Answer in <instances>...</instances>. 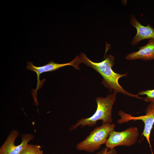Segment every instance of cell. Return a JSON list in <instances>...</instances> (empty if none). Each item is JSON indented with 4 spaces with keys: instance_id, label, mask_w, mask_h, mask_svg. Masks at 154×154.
Listing matches in <instances>:
<instances>
[{
    "instance_id": "cell-1",
    "label": "cell",
    "mask_w": 154,
    "mask_h": 154,
    "mask_svg": "<svg viewBox=\"0 0 154 154\" xmlns=\"http://www.w3.org/2000/svg\"><path fill=\"white\" fill-rule=\"evenodd\" d=\"M80 57L81 61L86 65L94 69L103 77L102 83L109 91H113L116 94L120 93L131 97L143 100L137 94L130 93L124 90L119 84V80L122 77L127 76V73L120 74L114 72L112 67L114 64L115 58L111 54H108L102 61L100 62H95L90 60L86 54L82 52L80 54Z\"/></svg>"
},
{
    "instance_id": "cell-2",
    "label": "cell",
    "mask_w": 154,
    "mask_h": 154,
    "mask_svg": "<svg viewBox=\"0 0 154 154\" xmlns=\"http://www.w3.org/2000/svg\"><path fill=\"white\" fill-rule=\"evenodd\" d=\"M116 94L113 93L107 95L105 97H98L96 98L97 108L95 113L91 117L82 118L70 127L71 131L80 126L81 127L87 126L94 127L99 120L102 121V125L111 124L113 121L112 110L113 105L116 100Z\"/></svg>"
},
{
    "instance_id": "cell-3",
    "label": "cell",
    "mask_w": 154,
    "mask_h": 154,
    "mask_svg": "<svg viewBox=\"0 0 154 154\" xmlns=\"http://www.w3.org/2000/svg\"><path fill=\"white\" fill-rule=\"evenodd\" d=\"M114 124L102 125L95 128L86 138L78 143L76 148L92 153L99 149L103 144H105L110 133L114 130Z\"/></svg>"
},
{
    "instance_id": "cell-4",
    "label": "cell",
    "mask_w": 154,
    "mask_h": 154,
    "mask_svg": "<svg viewBox=\"0 0 154 154\" xmlns=\"http://www.w3.org/2000/svg\"><path fill=\"white\" fill-rule=\"evenodd\" d=\"M139 135L136 127H130L121 131L114 130L110 133L105 144L109 149L117 146H130L136 143Z\"/></svg>"
},
{
    "instance_id": "cell-5",
    "label": "cell",
    "mask_w": 154,
    "mask_h": 154,
    "mask_svg": "<svg viewBox=\"0 0 154 154\" xmlns=\"http://www.w3.org/2000/svg\"><path fill=\"white\" fill-rule=\"evenodd\" d=\"M145 113L144 115L134 117L122 110L119 111L118 112V114L121 118L117 120V121L118 123L121 124L131 120L142 121L144 124L142 135L150 145V137L154 124V103H150L147 106Z\"/></svg>"
},
{
    "instance_id": "cell-6",
    "label": "cell",
    "mask_w": 154,
    "mask_h": 154,
    "mask_svg": "<svg viewBox=\"0 0 154 154\" xmlns=\"http://www.w3.org/2000/svg\"><path fill=\"white\" fill-rule=\"evenodd\" d=\"M19 134L17 130L13 129L10 132L5 141L0 148V154H19L21 150L31 140L34 139V136L29 133L21 134L22 142L16 145L15 140Z\"/></svg>"
},
{
    "instance_id": "cell-7",
    "label": "cell",
    "mask_w": 154,
    "mask_h": 154,
    "mask_svg": "<svg viewBox=\"0 0 154 154\" xmlns=\"http://www.w3.org/2000/svg\"><path fill=\"white\" fill-rule=\"evenodd\" d=\"M81 63L80 56H76L75 58L69 62L64 64H58L50 61L46 65L44 66L37 67L33 65L32 62H28L26 66L27 69L36 72L37 76L38 83L39 82V76L40 75L44 72H51L56 70L62 67L67 66H72L77 70L80 69L79 67V64Z\"/></svg>"
},
{
    "instance_id": "cell-8",
    "label": "cell",
    "mask_w": 154,
    "mask_h": 154,
    "mask_svg": "<svg viewBox=\"0 0 154 154\" xmlns=\"http://www.w3.org/2000/svg\"><path fill=\"white\" fill-rule=\"evenodd\" d=\"M129 23L137 31L136 34L131 42L132 45H136L140 41L145 39H154V28L149 24L146 26L143 25L133 15L131 16Z\"/></svg>"
},
{
    "instance_id": "cell-9",
    "label": "cell",
    "mask_w": 154,
    "mask_h": 154,
    "mask_svg": "<svg viewBox=\"0 0 154 154\" xmlns=\"http://www.w3.org/2000/svg\"><path fill=\"white\" fill-rule=\"evenodd\" d=\"M125 58L129 60H154V39H149L146 45L139 47L138 50L128 54Z\"/></svg>"
},
{
    "instance_id": "cell-10",
    "label": "cell",
    "mask_w": 154,
    "mask_h": 154,
    "mask_svg": "<svg viewBox=\"0 0 154 154\" xmlns=\"http://www.w3.org/2000/svg\"><path fill=\"white\" fill-rule=\"evenodd\" d=\"M40 145L27 144L21 150L19 154H36L40 150Z\"/></svg>"
},
{
    "instance_id": "cell-11",
    "label": "cell",
    "mask_w": 154,
    "mask_h": 154,
    "mask_svg": "<svg viewBox=\"0 0 154 154\" xmlns=\"http://www.w3.org/2000/svg\"><path fill=\"white\" fill-rule=\"evenodd\" d=\"M137 95L138 96L145 95L146 96L143 98V100L147 102L154 103V89L141 91Z\"/></svg>"
},
{
    "instance_id": "cell-12",
    "label": "cell",
    "mask_w": 154,
    "mask_h": 154,
    "mask_svg": "<svg viewBox=\"0 0 154 154\" xmlns=\"http://www.w3.org/2000/svg\"><path fill=\"white\" fill-rule=\"evenodd\" d=\"M109 149L106 147L104 148L96 154H117V151L115 148Z\"/></svg>"
},
{
    "instance_id": "cell-13",
    "label": "cell",
    "mask_w": 154,
    "mask_h": 154,
    "mask_svg": "<svg viewBox=\"0 0 154 154\" xmlns=\"http://www.w3.org/2000/svg\"><path fill=\"white\" fill-rule=\"evenodd\" d=\"M36 154H43V151L42 150H40Z\"/></svg>"
}]
</instances>
